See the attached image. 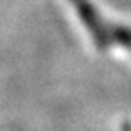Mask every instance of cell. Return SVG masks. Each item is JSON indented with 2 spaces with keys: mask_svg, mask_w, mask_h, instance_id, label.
Returning a JSON list of instances; mask_svg holds the SVG:
<instances>
[{
  "mask_svg": "<svg viewBox=\"0 0 131 131\" xmlns=\"http://www.w3.org/2000/svg\"><path fill=\"white\" fill-rule=\"evenodd\" d=\"M70 2L77 7L78 14H80L82 20L85 22L89 32L92 34L94 41H95V44L99 48H106L109 43H112L111 34L106 32V27L102 26V20L99 17V14L94 10V7L89 4L87 0H70Z\"/></svg>",
  "mask_w": 131,
  "mask_h": 131,
  "instance_id": "obj_1",
  "label": "cell"
}]
</instances>
